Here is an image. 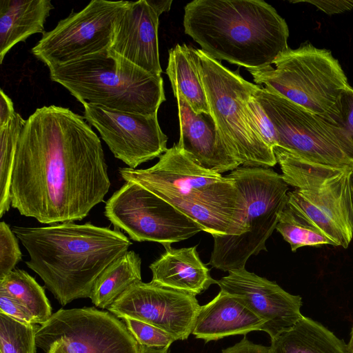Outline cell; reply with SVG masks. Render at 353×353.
Listing matches in <instances>:
<instances>
[{"label":"cell","instance_id":"60d3db41","mask_svg":"<svg viewBox=\"0 0 353 353\" xmlns=\"http://www.w3.org/2000/svg\"><path fill=\"white\" fill-rule=\"evenodd\" d=\"M352 196H353V179H352Z\"/></svg>","mask_w":353,"mask_h":353},{"label":"cell","instance_id":"8992f818","mask_svg":"<svg viewBox=\"0 0 353 353\" xmlns=\"http://www.w3.org/2000/svg\"><path fill=\"white\" fill-rule=\"evenodd\" d=\"M245 201L240 235L216 236L208 265L224 272L245 268L248 259L267 251L265 242L287 205L288 185L270 168L240 166L228 174Z\"/></svg>","mask_w":353,"mask_h":353},{"label":"cell","instance_id":"e575fe53","mask_svg":"<svg viewBox=\"0 0 353 353\" xmlns=\"http://www.w3.org/2000/svg\"><path fill=\"white\" fill-rule=\"evenodd\" d=\"M222 353H270L269 347L256 344L243 338L237 343L222 350Z\"/></svg>","mask_w":353,"mask_h":353},{"label":"cell","instance_id":"d6a6232c","mask_svg":"<svg viewBox=\"0 0 353 353\" xmlns=\"http://www.w3.org/2000/svg\"><path fill=\"white\" fill-rule=\"evenodd\" d=\"M0 313H3L21 323H35L28 309L7 292L2 290H0Z\"/></svg>","mask_w":353,"mask_h":353},{"label":"cell","instance_id":"9c48e42d","mask_svg":"<svg viewBox=\"0 0 353 353\" xmlns=\"http://www.w3.org/2000/svg\"><path fill=\"white\" fill-rule=\"evenodd\" d=\"M253 96L276 132L277 145L309 162L353 170V141L332 120L257 85Z\"/></svg>","mask_w":353,"mask_h":353},{"label":"cell","instance_id":"6da1fadb","mask_svg":"<svg viewBox=\"0 0 353 353\" xmlns=\"http://www.w3.org/2000/svg\"><path fill=\"white\" fill-rule=\"evenodd\" d=\"M68 108H37L21 130L10 185L11 207L41 223L81 221L110 188L101 142Z\"/></svg>","mask_w":353,"mask_h":353},{"label":"cell","instance_id":"3957f363","mask_svg":"<svg viewBox=\"0 0 353 353\" xmlns=\"http://www.w3.org/2000/svg\"><path fill=\"white\" fill-rule=\"evenodd\" d=\"M184 10L185 34L215 60L259 69L289 48L287 23L263 0H194Z\"/></svg>","mask_w":353,"mask_h":353},{"label":"cell","instance_id":"1f68e13d","mask_svg":"<svg viewBox=\"0 0 353 353\" xmlns=\"http://www.w3.org/2000/svg\"><path fill=\"white\" fill-rule=\"evenodd\" d=\"M347 132L353 141V88L349 85L326 117Z\"/></svg>","mask_w":353,"mask_h":353},{"label":"cell","instance_id":"cb8c5ba5","mask_svg":"<svg viewBox=\"0 0 353 353\" xmlns=\"http://www.w3.org/2000/svg\"><path fill=\"white\" fill-rule=\"evenodd\" d=\"M141 259L134 251H128L110 264L98 277L90 299L101 309H108L131 285L141 281Z\"/></svg>","mask_w":353,"mask_h":353},{"label":"cell","instance_id":"f35d334b","mask_svg":"<svg viewBox=\"0 0 353 353\" xmlns=\"http://www.w3.org/2000/svg\"><path fill=\"white\" fill-rule=\"evenodd\" d=\"M45 353H62L58 344L54 343L45 352Z\"/></svg>","mask_w":353,"mask_h":353},{"label":"cell","instance_id":"4316f807","mask_svg":"<svg viewBox=\"0 0 353 353\" xmlns=\"http://www.w3.org/2000/svg\"><path fill=\"white\" fill-rule=\"evenodd\" d=\"M276 230L292 252L304 246L319 247L334 243L321 232L301 221L287 205L281 212Z\"/></svg>","mask_w":353,"mask_h":353},{"label":"cell","instance_id":"ab89813d","mask_svg":"<svg viewBox=\"0 0 353 353\" xmlns=\"http://www.w3.org/2000/svg\"><path fill=\"white\" fill-rule=\"evenodd\" d=\"M349 353H353V325L350 332V338L347 344Z\"/></svg>","mask_w":353,"mask_h":353},{"label":"cell","instance_id":"836d02e7","mask_svg":"<svg viewBox=\"0 0 353 353\" xmlns=\"http://www.w3.org/2000/svg\"><path fill=\"white\" fill-rule=\"evenodd\" d=\"M292 3L304 2L314 5L327 14L341 13L353 8V0L293 1Z\"/></svg>","mask_w":353,"mask_h":353},{"label":"cell","instance_id":"83f0119b","mask_svg":"<svg viewBox=\"0 0 353 353\" xmlns=\"http://www.w3.org/2000/svg\"><path fill=\"white\" fill-rule=\"evenodd\" d=\"M39 326L0 313V353H36L35 334Z\"/></svg>","mask_w":353,"mask_h":353},{"label":"cell","instance_id":"8d00e7d4","mask_svg":"<svg viewBox=\"0 0 353 353\" xmlns=\"http://www.w3.org/2000/svg\"><path fill=\"white\" fill-rule=\"evenodd\" d=\"M159 17L163 12L169 11L172 3V0H146Z\"/></svg>","mask_w":353,"mask_h":353},{"label":"cell","instance_id":"2e32d148","mask_svg":"<svg viewBox=\"0 0 353 353\" xmlns=\"http://www.w3.org/2000/svg\"><path fill=\"white\" fill-rule=\"evenodd\" d=\"M228 272L216 284L264 321L262 331L271 339L292 328L303 317L301 296L286 292L276 283L245 268Z\"/></svg>","mask_w":353,"mask_h":353},{"label":"cell","instance_id":"f546056e","mask_svg":"<svg viewBox=\"0 0 353 353\" xmlns=\"http://www.w3.org/2000/svg\"><path fill=\"white\" fill-rule=\"evenodd\" d=\"M18 238L4 221L0 223V279L16 269L22 259Z\"/></svg>","mask_w":353,"mask_h":353},{"label":"cell","instance_id":"603a6c76","mask_svg":"<svg viewBox=\"0 0 353 353\" xmlns=\"http://www.w3.org/2000/svg\"><path fill=\"white\" fill-rule=\"evenodd\" d=\"M166 73L174 95L183 96L194 112L211 114L194 48L185 44L171 48Z\"/></svg>","mask_w":353,"mask_h":353},{"label":"cell","instance_id":"ac0fdd59","mask_svg":"<svg viewBox=\"0 0 353 353\" xmlns=\"http://www.w3.org/2000/svg\"><path fill=\"white\" fill-rule=\"evenodd\" d=\"M178 105L180 138L177 146L199 166L219 174L242 165L230 150L210 114L194 112L183 96Z\"/></svg>","mask_w":353,"mask_h":353},{"label":"cell","instance_id":"44dd1931","mask_svg":"<svg viewBox=\"0 0 353 353\" xmlns=\"http://www.w3.org/2000/svg\"><path fill=\"white\" fill-rule=\"evenodd\" d=\"M54 6L50 0H0V63L17 43L45 32Z\"/></svg>","mask_w":353,"mask_h":353},{"label":"cell","instance_id":"4dcf8cb0","mask_svg":"<svg viewBox=\"0 0 353 353\" xmlns=\"http://www.w3.org/2000/svg\"><path fill=\"white\" fill-rule=\"evenodd\" d=\"M253 93L247 102L249 117L264 143L273 150V148L277 145L276 130L267 114L253 96Z\"/></svg>","mask_w":353,"mask_h":353},{"label":"cell","instance_id":"52a82bcc","mask_svg":"<svg viewBox=\"0 0 353 353\" xmlns=\"http://www.w3.org/2000/svg\"><path fill=\"white\" fill-rule=\"evenodd\" d=\"M210 114L223 139L243 166L271 168L277 163L249 117L247 102L257 85L195 49Z\"/></svg>","mask_w":353,"mask_h":353},{"label":"cell","instance_id":"7a4b0ae2","mask_svg":"<svg viewBox=\"0 0 353 353\" xmlns=\"http://www.w3.org/2000/svg\"><path fill=\"white\" fill-rule=\"evenodd\" d=\"M12 230L29 254L26 265L62 306L90 298L98 277L132 245L119 228L90 223L13 226Z\"/></svg>","mask_w":353,"mask_h":353},{"label":"cell","instance_id":"74e56055","mask_svg":"<svg viewBox=\"0 0 353 353\" xmlns=\"http://www.w3.org/2000/svg\"><path fill=\"white\" fill-rule=\"evenodd\" d=\"M141 353H170V351L169 349L158 350L141 346Z\"/></svg>","mask_w":353,"mask_h":353},{"label":"cell","instance_id":"5b68a950","mask_svg":"<svg viewBox=\"0 0 353 353\" xmlns=\"http://www.w3.org/2000/svg\"><path fill=\"white\" fill-rule=\"evenodd\" d=\"M52 81L79 102L145 115L165 101L163 80L110 49L49 68Z\"/></svg>","mask_w":353,"mask_h":353},{"label":"cell","instance_id":"30bf717a","mask_svg":"<svg viewBox=\"0 0 353 353\" xmlns=\"http://www.w3.org/2000/svg\"><path fill=\"white\" fill-rule=\"evenodd\" d=\"M104 214L131 239L158 242L165 248L203 231L173 205L132 181H125L108 199Z\"/></svg>","mask_w":353,"mask_h":353},{"label":"cell","instance_id":"f1b7e54d","mask_svg":"<svg viewBox=\"0 0 353 353\" xmlns=\"http://www.w3.org/2000/svg\"><path fill=\"white\" fill-rule=\"evenodd\" d=\"M120 319L141 346L158 350L169 349L171 344L176 341L170 334L153 325L128 316Z\"/></svg>","mask_w":353,"mask_h":353},{"label":"cell","instance_id":"d590c367","mask_svg":"<svg viewBox=\"0 0 353 353\" xmlns=\"http://www.w3.org/2000/svg\"><path fill=\"white\" fill-rule=\"evenodd\" d=\"M0 128L6 125L15 114L11 99L1 89L0 92Z\"/></svg>","mask_w":353,"mask_h":353},{"label":"cell","instance_id":"d4e9b609","mask_svg":"<svg viewBox=\"0 0 353 353\" xmlns=\"http://www.w3.org/2000/svg\"><path fill=\"white\" fill-rule=\"evenodd\" d=\"M0 290L7 292L25 306L36 324L45 323L52 314L43 288L25 270L14 269L0 279Z\"/></svg>","mask_w":353,"mask_h":353},{"label":"cell","instance_id":"277c9868","mask_svg":"<svg viewBox=\"0 0 353 353\" xmlns=\"http://www.w3.org/2000/svg\"><path fill=\"white\" fill-rule=\"evenodd\" d=\"M147 169L121 168L125 181H132L163 199L212 236L240 235L245 201L236 181L206 170L176 144Z\"/></svg>","mask_w":353,"mask_h":353},{"label":"cell","instance_id":"ffe728a7","mask_svg":"<svg viewBox=\"0 0 353 353\" xmlns=\"http://www.w3.org/2000/svg\"><path fill=\"white\" fill-rule=\"evenodd\" d=\"M196 248V245L165 248V252L150 265L151 281L194 296L216 283L210 276V269L200 259Z\"/></svg>","mask_w":353,"mask_h":353},{"label":"cell","instance_id":"484cf974","mask_svg":"<svg viewBox=\"0 0 353 353\" xmlns=\"http://www.w3.org/2000/svg\"><path fill=\"white\" fill-rule=\"evenodd\" d=\"M26 120L17 112L0 128V217L11 207L10 185L19 139Z\"/></svg>","mask_w":353,"mask_h":353},{"label":"cell","instance_id":"7402d4cb","mask_svg":"<svg viewBox=\"0 0 353 353\" xmlns=\"http://www.w3.org/2000/svg\"><path fill=\"white\" fill-rule=\"evenodd\" d=\"M270 353H349L347 344L321 323L304 316L273 339Z\"/></svg>","mask_w":353,"mask_h":353},{"label":"cell","instance_id":"4fadbf2b","mask_svg":"<svg viewBox=\"0 0 353 353\" xmlns=\"http://www.w3.org/2000/svg\"><path fill=\"white\" fill-rule=\"evenodd\" d=\"M128 2L92 0L42 34L32 54L50 68L109 50L114 19Z\"/></svg>","mask_w":353,"mask_h":353},{"label":"cell","instance_id":"e0dca14e","mask_svg":"<svg viewBox=\"0 0 353 353\" xmlns=\"http://www.w3.org/2000/svg\"><path fill=\"white\" fill-rule=\"evenodd\" d=\"M159 17L146 0L128 1L114 19L110 49L144 70L161 75Z\"/></svg>","mask_w":353,"mask_h":353},{"label":"cell","instance_id":"7c38bea8","mask_svg":"<svg viewBox=\"0 0 353 353\" xmlns=\"http://www.w3.org/2000/svg\"><path fill=\"white\" fill-rule=\"evenodd\" d=\"M353 170L317 173L293 184L287 206L335 246L347 248L353 237Z\"/></svg>","mask_w":353,"mask_h":353},{"label":"cell","instance_id":"8fae6325","mask_svg":"<svg viewBox=\"0 0 353 353\" xmlns=\"http://www.w3.org/2000/svg\"><path fill=\"white\" fill-rule=\"evenodd\" d=\"M44 352L58 344L62 353H141V346L125 323L93 307L60 309L35 334Z\"/></svg>","mask_w":353,"mask_h":353},{"label":"cell","instance_id":"5bb4252c","mask_svg":"<svg viewBox=\"0 0 353 353\" xmlns=\"http://www.w3.org/2000/svg\"><path fill=\"white\" fill-rule=\"evenodd\" d=\"M83 117L99 132L114 156L128 168L159 157L168 150V137L161 130L157 114H141L83 104Z\"/></svg>","mask_w":353,"mask_h":353},{"label":"cell","instance_id":"d6986e66","mask_svg":"<svg viewBox=\"0 0 353 353\" xmlns=\"http://www.w3.org/2000/svg\"><path fill=\"white\" fill-rule=\"evenodd\" d=\"M264 323L236 297L220 290L211 301L201 306L192 334L207 343L262 331Z\"/></svg>","mask_w":353,"mask_h":353},{"label":"cell","instance_id":"9a60e30c","mask_svg":"<svg viewBox=\"0 0 353 353\" xmlns=\"http://www.w3.org/2000/svg\"><path fill=\"white\" fill-rule=\"evenodd\" d=\"M200 307L192 294L141 281L131 285L108 310L119 319L128 316L153 325L183 341L192 334Z\"/></svg>","mask_w":353,"mask_h":353},{"label":"cell","instance_id":"ba28073f","mask_svg":"<svg viewBox=\"0 0 353 353\" xmlns=\"http://www.w3.org/2000/svg\"><path fill=\"white\" fill-rule=\"evenodd\" d=\"M247 69L257 84L279 94L296 104L326 117L342 92L350 85L339 61L326 49L310 42L288 48L274 63Z\"/></svg>","mask_w":353,"mask_h":353}]
</instances>
